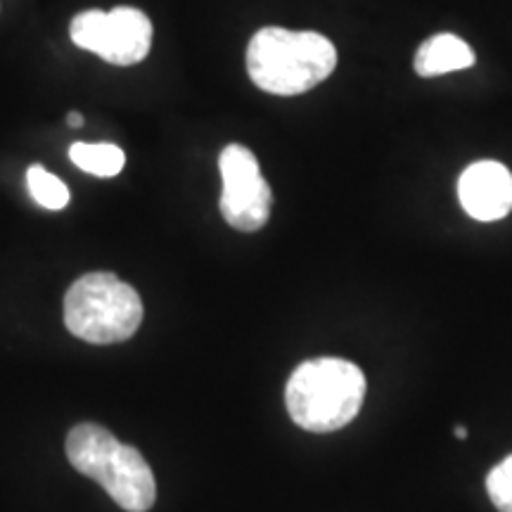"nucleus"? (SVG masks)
Masks as SVG:
<instances>
[{"label":"nucleus","instance_id":"nucleus-13","mask_svg":"<svg viewBox=\"0 0 512 512\" xmlns=\"http://www.w3.org/2000/svg\"><path fill=\"white\" fill-rule=\"evenodd\" d=\"M456 434H458L460 439H465V437H467V430H465V427H460V425H458V427H456Z\"/></svg>","mask_w":512,"mask_h":512},{"label":"nucleus","instance_id":"nucleus-10","mask_svg":"<svg viewBox=\"0 0 512 512\" xmlns=\"http://www.w3.org/2000/svg\"><path fill=\"white\" fill-rule=\"evenodd\" d=\"M27 185H29L31 197H34V202L41 204L43 209L60 211L69 204L67 185H64L57 176L48 174L43 166L38 164L31 166L27 171Z\"/></svg>","mask_w":512,"mask_h":512},{"label":"nucleus","instance_id":"nucleus-3","mask_svg":"<svg viewBox=\"0 0 512 512\" xmlns=\"http://www.w3.org/2000/svg\"><path fill=\"white\" fill-rule=\"evenodd\" d=\"M67 458L74 470L98 482L126 512H147L155 505V475L143 453L121 444L105 427L93 422L76 425L67 434Z\"/></svg>","mask_w":512,"mask_h":512},{"label":"nucleus","instance_id":"nucleus-4","mask_svg":"<svg viewBox=\"0 0 512 512\" xmlns=\"http://www.w3.org/2000/svg\"><path fill=\"white\" fill-rule=\"evenodd\" d=\"M143 323V302L131 285L114 273H88L67 290L64 325L91 344H119Z\"/></svg>","mask_w":512,"mask_h":512},{"label":"nucleus","instance_id":"nucleus-9","mask_svg":"<svg viewBox=\"0 0 512 512\" xmlns=\"http://www.w3.org/2000/svg\"><path fill=\"white\" fill-rule=\"evenodd\" d=\"M72 162L79 166L86 174L100 176V178H112L124 169L126 157L121 152V147L112 143H76L69 150Z\"/></svg>","mask_w":512,"mask_h":512},{"label":"nucleus","instance_id":"nucleus-6","mask_svg":"<svg viewBox=\"0 0 512 512\" xmlns=\"http://www.w3.org/2000/svg\"><path fill=\"white\" fill-rule=\"evenodd\" d=\"M223 192L221 214L230 228L254 233L264 228L271 216V188L261 176L254 152L245 145H228L219 157Z\"/></svg>","mask_w":512,"mask_h":512},{"label":"nucleus","instance_id":"nucleus-8","mask_svg":"<svg viewBox=\"0 0 512 512\" xmlns=\"http://www.w3.org/2000/svg\"><path fill=\"white\" fill-rule=\"evenodd\" d=\"M472 64H475V50L453 34L432 36L415 53V72L425 79L470 69Z\"/></svg>","mask_w":512,"mask_h":512},{"label":"nucleus","instance_id":"nucleus-5","mask_svg":"<svg viewBox=\"0 0 512 512\" xmlns=\"http://www.w3.org/2000/svg\"><path fill=\"white\" fill-rule=\"evenodd\" d=\"M69 34L74 46L119 67L143 62L152 48V22L136 8L81 12L72 19Z\"/></svg>","mask_w":512,"mask_h":512},{"label":"nucleus","instance_id":"nucleus-1","mask_svg":"<svg viewBox=\"0 0 512 512\" xmlns=\"http://www.w3.org/2000/svg\"><path fill=\"white\" fill-rule=\"evenodd\" d=\"M366 399V375L342 358H313L294 370L285 389L287 411L306 432L347 427Z\"/></svg>","mask_w":512,"mask_h":512},{"label":"nucleus","instance_id":"nucleus-2","mask_svg":"<svg viewBox=\"0 0 512 512\" xmlns=\"http://www.w3.org/2000/svg\"><path fill=\"white\" fill-rule=\"evenodd\" d=\"M337 67V50L313 31L266 27L247 48L249 76L261 91L299 95L316 88Z\"/></svg>","mask_w":512,"mask_h":512},{"label":"nucleus","instance_id":"nucleus-7","mask_svg":"<svg viewBox=\"0 0 512 512\" xmlns=\"http://www.w3.org/2000/svg\"><path fill=\"white\" fill-rule=\"evenodd\" d=\"M458 197L472 219L484 223L505 219L512 209V174L491 159L470 164L458 181Z\"/></svg>","mask_w":512,"mask_h":512},{"label":"nucleus","instance_id":"nucleus-11","mask_svg":"<svg viewBox=\"0 0 512 512\" xmlns=\"http://www.w3.org/2000/svg\"><path fill=\"white\" fill-rule=\"evenodd\" d=\"M486 491L491 503L501 512H512V456L498 463L486 477Z\"/></svg>","mask_w":512,"mask_h":512},{"label":"nucleus","instance_id":"nucleus-12","mask_svg":"<svg viewBox=\"0 0 512 512\" xmlns=\"http://www.w3.org/2000/svg\"><path fill=\"white\" fill-rule=\"evenodd\" d=\"M67 124L79 128V126H83V117H81L79 112H72V114H69V117H67Z\"/></svg>","mask_w":512,"mask_h":512}]
</instances>
